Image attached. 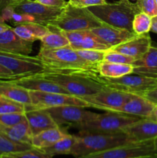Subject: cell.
Instances as JSON below:
<instances>
[{
  "mask_svg": "<svg viewBox=\"0 0 157 158\" xmlns=\"http://www.w3.org/2000/svg\"><path fill=\"white\" fill-rule=\"evenodd\" d=\"M152 46V40L149 33L136 35L128 41L111 48V50L132 57L135 60L141 58Z\"/></svg>",
  "mask_w": 157,
  "mask_h": 158,
  "instance_id": "cell-16",
  "label": "cell"
},
{
  "mask_svg": "<svg viewBox=\"0 0 157 158\" xmlns=\"http://www.w3.org/2000/svg\"><path fill=\"white\" fill-rule=\"evenodd\" d=\"M0 95L26 106L32 104L29 91L10 81H0Z\"/></svg>",
  "mask_w": 157,
  "mask_h": 158,
  "instance_id": "cell-25",
  "label": "cell"
},
{
  "mask_svg": "<svg viewBox=\"0 0 157 158\" xmlns=\"http://www.w3.org/2000/svg\"><path fill=\"white\" fill-rule=\"evenodd\" d=\"M29 95L32 105L35 107L49 108L65 105H72L85 108L90 107L86 100L71 94L29 91Z\"/></svg>",
  "mask_w": 157,
  "mask_h": 158,
  "instance_id": "cell-12",
  "label": "cell"
},
{
  "mask_svg": "<svg viewBox=\"0 0 157 158\" xmlns=\"http://www.w3.org/2000/svg\"><path fill=\"white\" fill-rule=\"evenodd\" d=\"M155 2H156V5H157V0H155Z\"/></svg>",
  "mask_w": 157,
  "mask_h": 158,
  "instance_id": "cell-49",
  "label": "cell"
},
{
  "mask_svg": "<svg viewBox=\"0 0 157 158\" xmlns=\"http://www.w3.org/2000/svg\"><path fill=\"white\" fill-rule=\"evenodd\" d=\"M99 73L105 78L115 79L133 73L134 66L132 64L101 62L97 65Z\"/></svg>",
  "mask_w": 157,
  "mask_h": 158,
  "instance_id": "cell-26",
  "label": "cell"
},
{
  "mask_svg": "<svg viewBox=\"0 0 157 158\" xmlns=\"http://www.w3.org/2000/svg\"><path fill=\"white\" fill-rule=\"evenodd\" d=\"M67 134V133L62 131L59 127L50 128L32 136L31 144L37 149H44L52 146Z\"/></svg>",
  "mask_w": 157,
  "mask_h": 158,
  "instance_id": "cell-24",
  "label": "cell"
},
{
  "mask_svg": "<svg viewBox=\"0 0 157 158\" xmlns=\"http://www.w3.org/2000/svg\"><path fill=\"white\" fill-rule=\"evenodd\" d=\"M22 0H0V14L1 12L9 6H13Z\"/></svg>",
  "mask_w": 157,
  "mask_h": 158,
  "instance_id": "cell-42",
  "label": "cell"
},
{
  "mask_svg": "<svg viewBox=\"0 0 157 158\" xmlns=\"http://www.w3.org/2000/svg\"><path fill=\"white\" fill-rule=\"evenodd\" d=\"M154 146H155V149L157 152V137L154 139Z\"/></svg>",
  "mask_w": 157,
  "mask_h": 158,
  "instance_id": "cell-47",
  "label": "cell"
},
{
  "mask_svg": "<svg viewBox=\"0 0 157 158\" xmlns=\"http://www.w3.org/2000/svg\"><path fill=\"white\" fill-rule=\"evenodd\" d=\"M89 9L105 24L129 31H132L134 16L139 12L135 3L130 0H119L114 3L106 2L91 6Z\"/></svg>",
  "mask_w": 157,
  "mask_h": 158,
  "instance_id": "cell-3",
  "label": "cell"
},
{
  "mask_svg": "<svg viewBox=\"0 0 157 158\" xmlns=\"http://www.w3.org/2000/svg\"><path fill=\"white\" fill-rule=\"evenodd\" d=\"M135 3L139 12H144L151 17L157 15V5L155 0H136Z\"/></svg>",
  "mask_w": 157,
  "mask_h": 158,
  "instance_id": "cell-36",
  "label": "cell"
},
{
  "mask_svg": "<svg viewBox=\"0 0 157 158\" xmlns=\"http://www.w3.org/2000/svg\"><path fill=\"white\" fill-rule=\"evenodd\" d=\"M152 17L144 12H138L134 16L132 20V32L136 35L149 33L151 29Z\"/></svg>",
  "mask_w": 157,
  "mask_h": 158,
  "instance_id": "cell-31",
  "label": "cell"
},
{
  "mask_svg": "<svg viewBox=\"0 0 157 158\" xmlns=\"http://www.w3.org/2000/svg\"><path fill=\"white\" fill-rule=\"evenodd\" d=\"M77 135L68 134L66 137L60 139L59 140L49 148L40 149L49 155H62V154H70L71 151L76 141Z\"/></svg>",
  "mask_w": 157,
  "mask_h": 158,
  "instance_id": "cell-28",
  "label": "cell"
},
{
  "mask_svg": "<svg viewBox=\"0 0 157 158\" xmlns=\"http://www.w3.org/2000/svg\"><path fill=\"white\" fill-rule=\"evenodd\" d=\"M148 100L152 102L155 105H157V86L149 89L147 92L145 93L144 95L143 96Z\"/></svg>",
  "mask_w": 157,
  "mask_h": 158,
  "instance_id": "cell-41",
  "label": "cell"
},
{
  "mask_svg": "<svg viewBox=\"0 0 157 158\" xmlns=\"http://www.w3.org/2000/svg\"><path fill=\"white\" fill-rule=\"evenodd\" d=\"M33 147L29 143H19L10 140L0 131V157L10 153L26 151Z\"/></svg>",
  "mask_w": 157,
  "mask_h": 158,
  "instance_id": "cell-29",
  "label": "cell"
},
{
  "mask_svg": "<svg viewBox=\"0 0 157 158\" xmlns=\"http://www.w3.org/2000/svg\"><path fill=\"white\" fill-rule=\"evenodd\" d=\"M15 12L27 14L35 19V23L47 26L52 20L55 19L62 9L49 7L33 1V0H22L12 6Z\"/></svg>",
  "mask_w": 157,
  "mask_h": 158,
  "instance_id": "cell-13",
  "label": "cell"
},
{
  "mask_svg": "<svg viewBox=\"0 0 157 158\" xmlns=\"http://www.w3.org/2000/svg\"><path fill=\"white\" fill-rule=\"evenodd\" d=\"M155 106L154 103L145 97L133 94L123 106L116 109L112 113L127 114L140 118H147L152 112Z\"/></svg>",
  "mask_w": 157,
  "mask_h": 158,
  "instance_id": "cell-20",
  "label": "cell"
},
{
  "mask_svg": "<svg viewBox=\"0 0 157 158\" xmlns=\"http://www.w3.org/2000/svg\"><path fill=\"white\" fill-rule=\"evenodd\" d=\"M26 119L24 113H11L0 114V124L3 126H13Z\"/></svg>",
  "mask_w": 157,
  "mask_h": 158,
  "instance_id": "cell-37",
  "label": "cell"
},
{
  "mask_svg": "<svg viewBox=\"0 0 157 158\" xmlns=\"http://www.w3.org/2000/svg\"><path fill=\"white\" fill-rule=\"evenodd\" d=\"M129 143H132V140L124 133L79 134L70 154L80 158Z\"/></svg>",
  "mask_w": 157,
  "mask_h": 158,
  "instance_id": "cell-2",
  "label": "cell"
},
{
  "mask_svg": "<svg viewBox=\"0 0 157 158\" xmlns=\"http://www.w3.org/2000/svg\"><path fill=\"white\" fill-rule=\"evenodd\" d=\"M146 119H149V120H152V121H155L157 123V105H155L152 112L151 113L150 115H149Z\"/></svg>",
  "mask_w": 157,
  "mask_h": 158,
  "instance_id": "cell-43",
  "label": "cell"
},
{
  "mask_svg": "<svg viewBox=\"0 0 157 158\" xmlns=\"http://www.w3.org/2000/svg\"><path fill=\"white\" fill-rule=\"evenodd\" d=\"M37 58L39 60L44 69H78L90 68L97 65L87 63L77 54L70 46L55 49L40 48Z\"/></svg>",
  "mask_w": 157,
  "mask_h": 158,
  "instance_id": "cell-6",
  "label": "cell"
},
{
  "mask_svg": "<svg viewBox=\"0 0 157 158\" xmlns=\"http://www.w3.org/2000/svg\"><path fill=\"white\" fill-rule=\"evenodd\" d=\"M37 74L58 84L68 94L78 97L92 95L107 88L97 66L78 69H44Z\"/></svg>",
  "mask_w": 157,
  "mask_h": 158,
  "instance_id": "cell-1",
  "label": "cell"
},
{
  "mask_svg": "<svg viewBox=\"0 0 157 158\" xmlns=\"http://www.w3.org/2000/svg\"><path fill=\"white\" fill-rule=\"evenodd\" d=\"M18 79L10 70L0 65V81H9Z\"/></svg>",
  "mask_w": 157,
  "mask_h": 158,
  "instance_id": "cell-40",
  "label": "cell"
},
{
  "mask_svg": "<svg viewBox=\"0 0 157 158\" xmlns=\"http://www.w3.org/2000/svg\"><path fill=\"white\" fill-rule=\"evenodd\" d=\"M90 31L95 35L99 37L111 48L122 44L136 35V34L132 31L119 29L106 24L93 28L90 29Z\"/></svg>",
  "mask_w": 157,
  "mask_h": 158,
  "instance_id": "cell-17",
  "label": "cell"
},
{
  "mask_svg": "<svg viewBox=\"0 0 157 158\" xmlns=\"http://www.w3.org/2000/svg\"><path fill=\"white\" fill-rule=\"evenodd\" d=\"M45 109L49 112L57 126L59 127L66 125L74 128L76 125L86 121L97 114L92 111L86 110L85 107L72 105L52 106Z\"/></svg>",
  "mask_w": 157,
  "mask_h": 158,
  "instance_id": "cell-11",
  "label": "cell"
},
{
  "mask_svg": "<svg viewBox=\"0 0 157 158\" xmlns=\"http://www.w3.org/2000/svg\"><path fill=\"white\" fill-rule=\"evenodd\" d=\"M123 133L126 134L132 142H143L154 140L157 137V123L146 118L126 127Z\"/></svg>",
  "mask_w": 157,
  "mask_h": 158,
  "instance_id": "cell-18",
  "label": "cell"
},
{
  "mask_svg": "<svg viewBox=\"0 0 157 158\" xmlns=\"http://www.w3.org/2000/svg\"><path fill=\"white\" fill-rule=\"evenodd\" d=\"M12 83L24 88L29 91H38V92L58 93V94H69L64 89L54 82L50 81L38 74L24 76L18 79L9 80Z\"/></svg>",
  "mask_w": 157,
  "mask_h": 158,
  "instance_id": "cell-15",
  "label": "cell"
},
{
  "mask_svg": "<svg viewBox=\"0 0 157 158\" xmlns=\"http://www.w3.org/2000/svg\"><path fill=\"white\" fill-rule=\"evenodd\" d=\"M11 27H12V26H9L8 24L5 23V22H3L2 19H1V17H0V33L2 32H5V31H6L7 29H10Z\"/></svg>",
  "mask_w": 157,
  "mask_h": 158,
  "instance_id": "cell-45",
  "label": "cell"
},
{
  "mask_svg": "<svg viewBox=\"0 0 157 158\" xmlns=\"http://www.w3.org/2000/svg\"><path fill=\"white\" fill-rule=\"evenodd\" d=\"M12 29L20 38L32 43L35 40H40L50 31L45 25L35 23H26L17 25L12 27Z\"/></svg>",
  "mask_w": 157,
  "mask_h": 158,
  "instance_id": "cell-22",
  "label": "cell"
},
{
  "mask_svg": "<svg viewBox=\"0 0 157 158\" xmlns=\"http://www.w3.org/2000/svg\"><path fill=\"white\" fill-rule=\"evenodd\" d=\"M152 77H155V78H156V79H157V74H156V75H154V76H152Z\"/></svg>",
  "mask_w": 157,
  "mask_h": 158,
  "instance_id": "cell-48",
  "label": "cell"
},
{
  "mask_svg": "<svg viewBox=\"0 0 157 158\" xmlns=\"http://www.w3.org/2000/svg\"><path fill=\"white\" fill-rule=\"evenodd\" d=\"M26 105L17 103L6 97L0 95V114L11 113H24Z\"/></svg>",
  "mask_w": 157,
  "mask_h": 158,
  "instance_id": "cell-32",
  "label": "cell"
},
{
  "mask_svg": "<svg viewBox=\"0 0 157 158\" xmlns=\"http://www.w3.org/2000/svg\"><path fill=\"white\" fill-rule=\"evenodd\" d=\"M110 46L104 43L99 37L92 33L90 30H86L84 32L80 49H92V50L107 51Z\"/></svg>",
  "mask_w": 157,
  "mask_h": 158,
  "instance_id": "cell-30",
  "label": "cell"
},
{
  "mask_svg": "<svg viewBox=\"0 0 157 158\" xmlns=\"http://www.w3.org/2000/svg\"><path fill=\"white\" fill-rule=\"evenodd\" d=\"M157 153L154 140L132 142L80 158H138Z\"/></svg>",
  "mask_w": 157,
  "mask_h": 158,
  "instance_id": "cell-9",
  "label": "cell"
},
{
  "mask_svg": "<svg viewBox=\"0 0 157 158\" xmlns=\"http://www.w3.org/2000/svg\"><path fill=\"white\" fill-rule=\"evenodd\" d=\"M150 31L157 34V15L152 17V24H151Z\"/></svg>",
  "mask_w": 157,
  "mask_h": 158,
  "instance_id": "cell-44",
  "label": "cell"
},
{
  "mask_svg": "<svg viewBox=\"0 0 157 158\" xmlns=\"http://www.w3.org/2000/svg\"><path fill=\"white\" fill-rule=\"evenodd\" d=\"M33 1L49 7L59 8V9H63L68 3L66 0H33Z\"/></svg>",
  "mask_w": 157,
  "mask_h": 158,
  "instance_id": "cell-39",
  "label": "cell"
},
{
  "mask_svg": "<svg viewBox=\"0 0 157 158\" xmlns=\"http://www.w3.org/2000/svg\"><path fill=\"white\" fill-rule=\"evenodd\" d=\"M103 83L108 88L143 97L145 93L157 86V79L132 73L115 79L103 77Z\"/></svg>",
  "mask_w": 157,
  "mask_h": 158,
  "instance_id": "cell-7",
  "label": "cell"
},
{
  "mask_svg": "<svg viewBox=\"0 0 157 158\" xmlns=\"http://www.w3.org/2000/svg\"><path fill=\"white\" fill-rule=\"evenodd\" d=\"M0 65L10 70L18 78L43 70L42 65L36 56L2 51H0Z\"/></svg>",
  "mask_w": 157,
  "mask_h": 158,
  "instance_id": "cell-8",
  "label": "cell"
},
{
  "mask_svg": "<svg viewBox=\"0 0 157 158\" xmlns=\"http://www.w3.org/2000/svg\"><path fill=\"white\" fill-rule=\"evenodd\" d=\"M138 158H157V153H155V154H149V155L147 156H143V157H138Z\"/></svg>",
  "mask_w": 157,
  "mask_h": 158,
  "instance_id": "cell-46",
  "label": "cell"
},
{
  "mask_svg": "<svg viewBox=\"0 0 157 158\" xmlns=\"http://www.w3.org/2000/svg\"><path fill=\"white\" fill-rule=\"evenodd\" d=\"M69 2L72 6L80 8H89L91 6L106 4V0H69Z\"/></svg>",
  "mask_w": 157,
  "mask_h": 158,
  "instance_id": "cell-38",
  "label": "cell"
},
{
  "mask_svg": "<svg viewBox=\"0 0 157 158\" xmlns=\"http://www.w3.org/2000/svg\"><path fill=\"white\" fill-rule=\"evenodd\" d=\"M103 25L105 23L99 19L89 8L77 7L68 2L61 13L46 26L64 31H83Z\"/></svg>",
  "mask_w": 157,
  "mask_h": 158,
  "instance_id": "cell-4",
  "label": "cell"
},
{
  "mask_svg": "<svg viewBox=\"0 0 157 158\" xmlns=\"http://www.w3.org/2000/svg\"><path fill=\"white\" fill-rule=\"evenodd\" d=\"M140 117L119 113L106 112L97 114L95 117L76 125L79 134H119L123 133L126 127L140 120Z\"/></svg>",
  "mask_w": 157,
  "mask_h": 158,
  "instance_id": "cell-5",
  "label": "cell"
},
{
  "mask_svg": "<svg viewBox=\"0 0 157 158\" xmlns=\"http://www.w3.org/2000/svg\"><path fill=\"white\" fill-rule=\"evenodd\" d=\"M25 116L32 136L46 130L58 127L45 108L35 107L32 104L27 105L26 106Z\"/></svg>",
  "mask_w": 157,
  "mask_h": 158,
  "instance_id": "cell-14",
  "label": "cell"
},
{
  "mask_svg": "<svg viewBox=\"0 0 157 158\" xmlns=\"http://www.w3.org/2000/svg\"><path fill=\"white\" fill-rule=\"evenodd\" d=\"M132 95L133 94L107 87L95 94L80 98L86 100L90 107L106 112H114L123 106Z\"/></svg>",
  "mask_w": 157,
  "mask_h": 158,
  "instance_id": "cell-10",
  "label": "cell"
},
{
  "mask_svg": "<svg viewBox=\"0 0 157 158\" xmlns=\"http://www.w3.org/2000/svg\"><path fill=\"white\" fill-rule=\"evenodd\" d=\"M135 59L132 58V57L120 53V52H115V51H112L110 49L106 51L104 59H103L104 62L120 63V64H132L135 62Z\"/></svg>",
  "mask_w": 157,
  "mask_h": 158,
  "instance_id": "cell-35",
  "label": "cell"
},
{
  "mask_svg": "<svg viewBox=\"0 0 157 158\" xmlns=\"http://www.w3.org/2000/svg\"><path fill=\"white\" fill-rule=\"evenodd\" d=\"M132 66H134V74L152 77L157 74V47L151 46L146 54L141 58L135 60Z\"/></svg>",
  "mask_w": 157,
  "mask_h": 158,
  "instance_id": "cell-21",
  "label": "cell"
},
{
  "mask_svg": "<svg viewBox=\"0 0 157 158\" xmlns=\"http://www.w3.org/2000/svg\"><path fill=\"white\" fill-rule=\"evenodd\" d=\"M33 43L22 40L15 33L12 27L0 33V51L29 56Z\"/></svg>",
  "mask_w": 157,
  "mask_h": 158,
  "instance_id": "cell-19",
  "label": "cell"
},
{
  "mask_svg": "<svg viewBox=\"0 0 157 158\" xmlns=\"http://www.w3.org/2000/svg\"><path fill=\"white\" fill-rule=\"evenodd\" d=\"M49 32L40 40L42 49H55L69 46V42L58 29L49 28Z\"/></svg>",
  "mask_w": 157,
  "mask_h": 158,
  "instance_id": "cell-27",
  "label": "cell"
},
{
  "mask_svg": "<svg viewBox=\"0 0 157 158\" xmlns=\"http://www.w3.org/2000/svg\"><path fill=\"white\" fill-rule=\"evenodd\" d=\"M75 51L83 60L92 65H98L103 62L106 52V51L92 49H78Z\"/></svg>",
  "mask_w": 157,
  "mask_h": 158,
  "instance_id": "cell-34",
  "label": "cell"
},
{
  "mask_svg": "<svg viewBox=\"0 0 157 158\" xmlns=\"http://www.w3.org/2000/svg\"><path fill=\"white\" fill-rule=\"evenodd\" d=\"M0 131L13 141L31 144L32 134L26 118L13 126L7 127L0 124Z\"/></svg>",
  "mask_w": 157,
  "mask_h": 158,
  "instance_id": "cell-23",
  "label": "cell"
},
{
  "mask_svg": "<svg viewBox=\"0 0 157 158\" xmlns=\"http://www.w3.org/2000/svg\"><path fill=\"white\" fill-rule=\"evenodd\" d=\"M53 157L46 154L40 149L32 148L26 151H18V152L10 153L4 154L0 158H52Z\"/></svg>",
  "mask_w": 157,
  "mask_h": 158,
  "instance_id": "cell-33",
  "label": "cell"
}]
</instances>
